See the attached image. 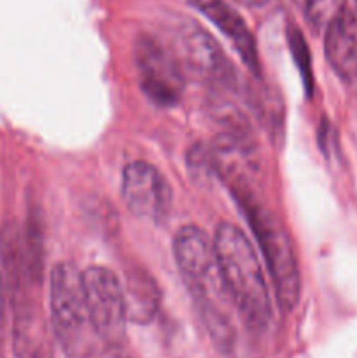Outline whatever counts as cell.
I'll return each instance as SVG.
<instances>
[{
  "instance_id": "cell-1",
  "label": "cell",
  "mask_w": 357,
  "mask_h": 358,
  "mask_svg": "<svg viewBox=\"0 0 357 358\" xmlns=\"http://www.w3.org/2000/svg\"><path fill=\"white\" fill-rule=\"evenodd\" d=\"M210 157L214 171L226 180L231 194L247 217L272 276L280 308L286 311L294 310L301 294L296 254L286 227L259 194L247 147L241 145L233 136H223L210 150Z\"/></svg>"
},
{
  "instance_id": "cell-2",
  "label": "cell",
  "mask_w": 357,
  "mask_h": 358,
  "mask_svg": "<svg viewBox=\"0 0 357 358\" xmlns=\"http://www.w3.org/2000/svg\"><path fill=\"white\" fill-rule=\"evenodd\" d=\"M174 257L210 339L219 352L231 353L237 343V308L224 283L214 240L200 227L184 226L174 238Z\"/></svg>"
},
{
  "instance_id": "cell-3",
  "label": "cell",
  "mask_w": 357,
  "mask_h": 358,
  "mask_svg": "<svg viewBox=\"0 0 357 358\" xmlns=\"http://www.w3.org/2000/svg\"><path fill=\"white\" fill-rule=\"evenodd\" d=\"M214 248L237 313L247 329H266L273 315L272 297L254 245L240 227L223 222L217 226Z\"/></svg>"
},
{
  "instance_id": "cell-4",
  "label": "cell",
  "mask_w": 357,
  "mask_h": 358,
  "mask_svg": "<svg viewBox=\"0 0 357 358\" xmlns=\"http://www.w3.org/2000/svg\"><path fill=\"white\" fill-rule=\"evenodd\" d=\"M49 322L55 341L69 358H93L94 334L84 301L80 273L66 262H58L49 280Z\"/></svg>"
},
{
  "instance_id": "cell-5",
  "label": "cell",
  "mask_w": 357,
  "mask_h": 358,
  "mask_svg": "<svg viewBox=\"0 0 357 358\" xmlns=\"http://www.w3.org/2000/svg\"><path fill=\"white\" fill-rule=\"evenodd\" d=\"M91 325L108 348H119L126 334V303L121 280L104 266H90L80 273Z\"/></svg>"
},
{
  "instance_id": "cell-6",
  "label": "cell",
  "mask_w": 357,
  "mask_h": 358,
  "mask_svg": "<svg viewBox=\"0 0 357 358\" xmlns=\"http://www.w3.org/2000/svg\"><path fill=\"white\" fill-rule=\"evenodd\" d=\"M38 283L31 280L9 285L13 303V350L16 358H55V334L44 313Z\"/></svg>"
},
{
  "instance_id": "cell-7",
  "label": "cell",
  "mask_w": 357,
  "mask_h": 358,
  "mask_svg": "<svg viewBox=\"0 0 357 358\" xmlns=\"http://www.w3.org/2000/svg\"><path fill=\"white\" fill-rule=\"evenodd\" d=\"M121 196L126 208L149 222H161L172 212L174 192L156 166L146 161H133L122 170Z\"/></svg>"
},
{
  "instance_id": "cell-8",
  "label": "cell",
  "mask_w": 357,
  "mask_h": 358,
  "mask_svg": "<svg viewBox=\"0 0 357 358\" xmlns=\"http://www.w3.org/2000/svg\"><path fill=\"white\" fill-rule=\"evenodd\" d=\"M178 45L182 63L192 76L212 86L234 90L237 70L209 31L198 24H188L181 31Z\"/></svg>"
},
{
  "instance_id": "cell-9",
  "label": "cell",
  "mask_w": 357,
  "mask_h": 358,
  "mask_svg": "<svg viewBox=\"0 0 357 358\" xmlns=\"http://www.w3.org/2000/svg\"><path fill=\"white\" fill-rule=\"evenodd\" d=\"M135 63L142 90L161 107L175 105L182 93L178 63L154 38H140L135 48Z\"/></svg>"
},
{
  "instance_id": "cell-10",
  "label": "cell",
  "mask_w": 357,
  "mask_h": 358,
  "mask_svg": "<svg viewBox=\"0 0 357 358\" xmlns=\"http://www.w3.org/2000/svg\"><path fill=\"white\" fill-rule=\"evenodd\" d=\"M192 7L200 10L205 17H209L238 51L245 65L259 76V56L255 48L254 35L251 34L245 24L244 17L226 2V0H189Z\"/></svg>"
},
{
  "instance_id": "cell-11",
  "label": "cell",
  "mask_w": 357,
  "mask_h": 358,
  "mask_svg": "<svg viewBox=\"0 0 357 358\" xmlns=\"http://www.w3.org/2000/svg\"><path fill=\"white\" fill-rule=\"evenodd\" d=\"M324 51L331 69L346 83L357 80V16L343 10L326 28Z\"/></svg>"
},
{
  "instance_id": "cell-12",
  "label": "cell",
  "mask_w": 357,
  "mask_h": 358,
  "mask_svg": "<svg viewBox=\"0 0 357 358\" xmlns=\"http://www.w3.org/2000/svg\"><path fill=\"white\" fill-rule=\"evenodd\" d=\"M122 290L128 322L140 325L150 324L161 304V290L156 280L144 269L133 268L126 273Z\"/></svg>"
},
{
  "instance_id": "cell-13",
  "label": "cell",
  "mask_w": 357,
  "mask_h": 358,
  "mask_svg": "<svg viewBox=\"0 0 357 358\" xmlns=\"http://www.w3.org/2000/svg\"><path fill=\"white\" fill-rule=\"evenodd\" d=\"M345 9L346 0H307L304 16L314 30H326Z\"/></svg>"
},
{
  "instance_id": "cell-14",
  "label": "cell",
  "mask_w": 357,
  "mask_h": 358,
  "mask_svg": "<svg viewBox=\"0 0 357 358\" xmlns=\"http://www.w3.org/2000/svg\"><path fill=\"white\" fill-rule=\"evenodd\" d=\"M289 42H290V49L294 52V58H296L298 66H300L301 73H303V79L307 83V86L312 84V77H310V56H308V48L304 44L303 37H301V31L293 28V31L289 34Z\"/></svg>"
},
{
  "instance_id": "cell-15",
  "label": "cell",
  "mask_w": 357,
  "mask_h": 358,
  "mask_svg": "<svg viewBox=\"0 0 357 358\" xmlns=\"http://www.w3.org/2000/svg\"><path fill=\"white\" fill-rule=\"evenodd\" d=\"M4 327V278L0 273V334H2Z\"/></svg>"
},
{
  "instance_id": "cell-16",
  "label": "cell",
  "mask_w": 357,
  "mask_h": 358,
  "mask_svg": "<svg viewBox=\"0 0 357 358\" xmlns=\"http://www.w3.org/2000/svg\"><path fill=\"white\" fill-rule=\"evenodd\" d=\"M118 348H111L108 352H104V353H94L93 358H122L121 353L115 352Z\"/></svg>"
},
{
  "instance_id": "cell-17",
  "label": "cell",
  "mask_w": 357,
  "mask_h": 358,
  "mask_svg": "<svg viewBox=\"0 0 357 358\" xmlns=\"http://www.w3.org/2000/svg\"><path fill=\"white\" fill-rule=\"evenodd\" d=\"M238 2H241L244 6H248V7H261L265 6L268 0H238Z\"/></svg>"
},
{
  "instance_id": "cell-18",
  "label": "cell",
  "mask_w": 357,
  "mask_h": 358,
  "mask_svg": "<svg viewBox=\"0 0 357 358\" xmlns=\"http://www.w3.org/2000/svg\"><path fill=\"white\" fill-rule=\"evenodd\" d=\"M354 2H356V16H357V0H354Z\"/></svg>"
}]
</instances>
